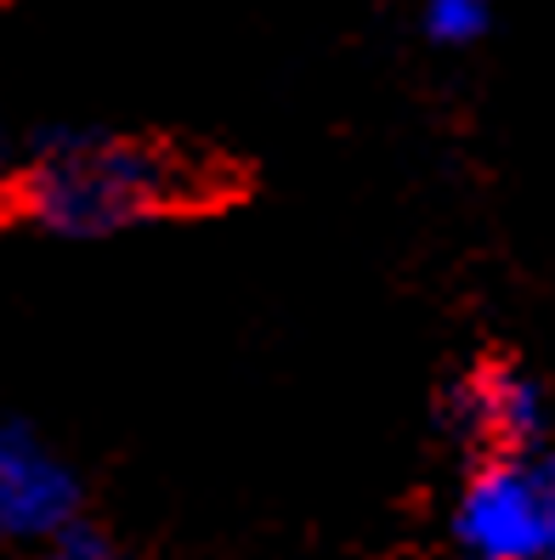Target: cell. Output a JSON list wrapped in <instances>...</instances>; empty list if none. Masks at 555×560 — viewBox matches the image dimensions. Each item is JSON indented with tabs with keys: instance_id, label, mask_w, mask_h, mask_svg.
I'll return each instance as SVG.
<instances>
[{
	"instance_id": "3957f363",
	"label": "cell",
	"mask_w": 555,
	"mask_h": 560,
	"mask_svg": "<svg viewBox=\"0 0 555 560\" xmlns=\"http://www.w3.org/2000/svg\"><path fill=\"white\" fill-rule=\"evenodd\" d=\"M74 515H80L74 470L28 424H7L0 431V526H7V538L51 544L74 526Z\"/></svg>"
},
{
	"instance_id": "52a82bcc",
	"label": "cell",
	"mask_w": 555,
	"mask_h": 560,
	"mask_svg": "<svg viewBox=\"0 0 555 560\" xmlns=\"http://www.w3.org/2000/svg\"><path fill=\"white\" fill-rule=\"evenodd\" d=\"M533 476H539L544 526H550V560H555V453H539V458H533Z\"/></svg>"
},
{
	"instance_id": "6da1fadb",
	"label": "cell",
	"mask_w": 555,
	"mask_h": 560,
	"mask_svg": "<svg viewBox=\"0 0 555 560\" xmlns=\"http://www.w3.org/2000/svg\"><path fill=\"white\" fill-rule=\"evenodd\" d=\"M187 187V164L142 148V142H91V137H62L41 153V164L23 182V205L41 226L69 238H96L108 226H125L137 215H153L176 205Z\"/></svg>"
},
{
	"instance_id": "7a4b0ae2",
	"label": "cell",
	"mask_w": 555,
	"mask_h": 560,
	"mask_svg": "<svg viewBox=\"0 0 555 560\" xmlns=\"http://www.w3.org/2000/svg\"><path fill=\"white\" fill-rule=\"evenodd\" d=\"M453 538L471 560H550L544 499L528 458H494L465 481L453 504Z\"/></svg>"
},
{
	"instance_id": "277c9868",
	"label": "cell",
	"mask_w": 555,
	"mask_h": 560,
	"mask_svg": "<svg viewBox=\"0 0 555 560\" xmlns=\"http://www.w3.org/2000/svg\"><path fill=\"white\" fill-rule=\"evenodd\" d=\"M442 419L465 436H494L505 447H528L544 431V390L516 369L471 374L442 397Z\"/></svg>"
},
{
	"instance_id": "8992f818",
	"label": "cell",
	"mask_w": 555,
	"mask_h": 560,
	"mask_svg": "<svg viewBox=\"0 0 555 560\" xmlns=\"http://www.w3.org/2000/svg\"><path fill=\"white\" fill-rule=\"evenodd\" d=\"M46 560H119V555H114V544L103 533H91V526L74 521L62 538H51V555Z\"/></svg>"
},
{
	"instance_id": "5b68a950",
	"label": "cell",
	"mask_w": 555,
	"mask_h": 560,
	"mask_svg": "<svg viewBox=\"0 0 555 560\" xmlns=\"http://www.w3.org/2000/svg\"><path fill=\"white\" fill-rule=\"evenodd\" d=\"M426 28L442 46H471L487 28V0H426Z\"/></svg>"
}]
</instances>
